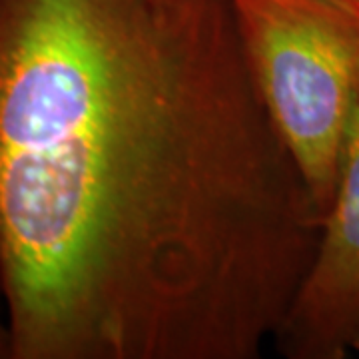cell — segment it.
Instances as JSON below:
<instances>
[{
  "instance_id": "3",
  "label": "cell",
  "mask_w": 359,
  "mask_h": 359,
  "mask_svg": "<svg viewBox=\"0 0 359 359\" xmlns=\"http://www.w3.org/2000/svg\"><path fill=\"white\" fill-rule=\"evenodd\" d=\"M287 359H341L359 344V94L313 257L273 334Z\"/></svg>"
},
{
  "instance_id": "4",
  "label": "cell",
  "mask_w": 359,
  "mask_h": 359,
  "mask_svg": "<svg viewBox=\"0 0 359 359\" xmlns=\"http://www.w3.org/2000/svg\"><path fill=\"white\" fill-rule=\"evenodd\" d=\"M0 359H13V335H11L2 299H0Z\"/></svg>"
},
{
  "instance_id": "1",
  "label": "cell",
  "mask_w": 359,
  "mask_h": 359,
  "mask_svg": "<svg viewBox=\"0 0 359 359\" xmlns=\"http://www.w3.org/2000/svg\"><path fill=\"white\" fill-rule=\"evenodd\" d=\"M321 214L228 0H0L13 359H256Z\"/></svg>"
},
{
  "instance_id": "5",
  "label": "cell",
  "mask_w": 359,
  "mask_h": 359,
  "mask_svg": "<svg viewBox=\"0 0 359 359\" xmlns=\"http://www.w3.org/2000/svg\"><path fill=\"white\" fill-rule=\"evenodd\" d=\"M318 2L332 6L334 11L341 13L359 26V0H318Z\"/></svg>"
},
{
  "instance_id": "2",
  "label": "cell",
  "mask_w": 359,
  "mask_h": 359,
  "mask_svg": "<svg viewBox=\"0 0 359 359\" xmlns=\"http://www.w3.org/2000/svg\"><path fill=\"white\" fill-rule=\"evenodd\" d=\"M250 72L321 219L359 94V26L318 0H228Z\"/></svg>"
}]
</instances>
